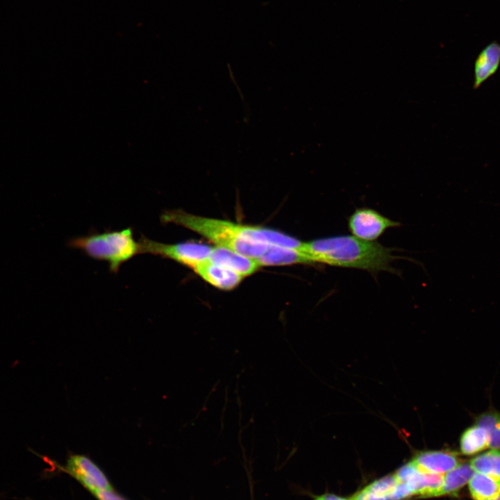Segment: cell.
Wrapping results in <instances>:
<instances>
[{
    "instance_id": "1",
    "label": "cell",
    "mask_w": 500,
    "mask_h": 500,
    "mask_svg": "<svg viewBox=\"0 0 500 500\" xmlns=\"http://www.w3.org/2000/svg\"><path fill=\"white\" fill-rule=\"evenodd\" d=\"M160 220L162 223L181 226L206 238L216 246L253 258L262 255L268 244L287 246L290 242L288 235L273 229L199 216L180 209L165 211Z\"/></svg>"
},
{
    "instance_id": "2",
    "label": "cell",
    "mask_w": 500,
    "mask_h": 500,
    "mask_svg": "<svg viewBox=\"0 0 500 500\" xmlns=\"http://www.w3.org/2000/svg\"><path fill=\"white\" fill-rule=\"evenodd\" d=\"M312 263L358 269L377 274L395 272L392 262L399 258L393 249L377 242H367L351 235H336L303 242L301 250Z\"/></svg>"
},
{
    "instance_id": "3",
    "label": "cell",
    "mask_w": 500,
    "mask_h": 500,
    "mask_svg": "<svg viewBox=\"0 0 500 500\" xmlns=\"http://www.w3.org/2000/svg\"><path fill=\"white\" fill-rule=\"evenodd\" d=\"M68 244L90 258L107 262L113 273L117 272L123 263L140 253L139 242L135 240L131 228L76 237Z\"/></svg>"
},
{
    "instance_id": "4",
    "label": "cell",
    "mask_w": 500,
    "mask_h": 500,
    "mask_svg": "<svg viewBox=\"0 0 500 500\" xmlns=\"http://www.w3.org/2000/svg\"><path fill=\"white\" fill-rule=\"evenodd\" d=\"M140 253H150L171 259L194 269L208 261L212 248L210 246L194 242H183L166 244L142 236L139 241Z\"/></svg>"
},
{
    "instance_id": "5",
    "label": "cell",
    "mask_w": 500,
    "mask_h": 500,
    "mask_svg": "<svg viewBox=\"0 0 500 500\" xmlns=\"http://www.w3.org/2000/svg\"><path fill=\"white\" fill-rule=\"evenodd\" d=\"M347 225L351 235L360 240L376 242L390 228L401 226L378 211L362 207L356 208L347 218Z\"/></svg>"
},
{
    "instance_id": "6",
    "label": "cell",
    "mask_w": 500,
    "mask_h": 500,
    "mask_svg": "<svg viewBox=\"0 0 500 500\" xmlns=\"http://www.w3.org/2000/svg\"><path fill=\"white\" fill-rule=\"evenodd\" d=\"M66 469L92 493L97 490H112L102 471L85 456L71 455L67 459Z\"/></svg>"
},
{
    "instance_id": "7",
    "label": "cell",
    "mask_w": 500,
    "mask_h": 500,
    "mask_svg": "<svg viewBox=\"0 0 500 500\" xmlns=\"http://www.w3.org/2000/svg\"><path fill=\"white\" fill-rule=\"evenodd\" d=\"M208 262L228 268L243 277L252 274L260 267L255 258L218 246L212 248Z\"/></svg>"
},
{
    "instance_id": "8",
    "label": "cell",
    "mask_w": 500,
    "mask_h": 500,
    "mask_svg": "<svg viewBox=\"0 0 500 500\" xmlns=\"http://www.w3.org/2000/svg\"><path fill=\"white\" fill-rule=\"evenodd\" d=\"M500 65V44L493 41L487 44L477 56L474 65L473 88H478L492 76Z\"/></svg>"
},
{
    "instance_id": "9",
    "label": "cell",
    "mask_w": 500,
    "mask_h": 500,
    "mask_svg": "<svg viewBox=\"0 0 500 500\" xmlns=\"http://www.w3.org/2000/svg\"><path fill=\"white\" fill-rule=\"evenodd\" d=\"M414 462L422 471L444 474L460 463L456 452L451 451H427L417 453Z\"/></svg>"
},
{
    "instance_id": "10",
    "label": "cell",
    "mask_w": 500,
    "mask_h": 500,
    "mask_svg": "<svg viewBox=\"0 0 500 500\" xmlns=\"http://www.w3.org/2000/svg\"><path fill=\"white\" fill-rule=\"evenodd\" d=\"M202 279L221 290H232L238 286L243 276L236 272L209 262L193 269Z\"/></svg>"
},
{
    "instance_id": "11",
    "label": "cell",
    "mask_w": 500,
    "mask_h": 500,
    "mask_svg": "<svg viewBox=\"0 0 500 500\" xmlns=\"http://www.w3.org/2000/svg\"><path fill=\"white\" fill-rule=\"evenodd\" d=\"M255 260L260 267L312 263L301 251L274 244H268L264 253Z\"/></svg>"
},
{
    "instance_id": "12",
    "label": "cell",
    "mask_w": 500,
    "mask_h": 500,
    "mask_svg": "<svg viewBox=\"0 0 500 500\" xmlns=\"http://www.w3.org/2000/svg\"><path fill=\"white\" fill-rule=\"evenodd\" d=\"M468 485L474 500L495 499L500 494V480L482 473L475 472Z\"/></svg>"
},
{
    "instance_id": "13",
    "label": "cell",
    "mask_w": 500,
    "mask_h": 500,
    "mask_svg": "<svg viewBox=\"0 0 500 500\" xmlns=\"http://www.w3.org/2000/svg\"><path fill=\"white\" fill-rule=\"evenodd\" d=\"M489 448L486 431L475 424L467 428L461 435L460 449L463 455L473 456Z\"/></svg>"
},
{
    "instance_id": "14",
    "label": "cell",
    "mask_w": 500,
    "mask_h": 500,
    "mask_svg": "<svg viewBox=\"0 0 500 500\" xmlns=\"http://www.w3.org/2000/svg\"><path fill=\"white\" fill-rule=\"evenodd\" d=\"M474 473L469 462L460 463L444 474L442 495H455L469 482Z\"/></svg>"
},
{
    "instance_id": "15",
    "label": "cell",
    "mask_w": 500,
    "mask_h": 500,
    "mask_svg": "<svg viewBox=\"0 0 500 500\" xmlns=\"http://www.w3.org/2000/svg\"><path fill=\"white\" fill-rule=\"evenodd\" d=\"M475 472L491 476L500 480V451L492 449L483 453L469 462Z\"/></svg>"
},
{
    "instance_id": "16",
    "label": "cell",
    "mask_w": 500,
    "mask_h": 500,
    "mask_svg": "<svg viewBox=\"0 0 500 500\" xmlns=\"http://www.w3.org/2000/svg\"><path fill=\"white\" fill-rule=\"evenodd\" d=\"M475 424L486 431L490 448L492 449L500 448V412L497 411L484 412L476 418Z\"/></svg>"
},
{
    "instance_id": "17",
    "label": "cell",
    "mask_w": 500,
    "mask_h": 500,
    "mask_svg": "<svg viewBox=\"0 0 500 500\" xmlns=\"http://www.w3.org/2000/svg\"><path fill=\"white\" fill-rule=\"evenodd\" d=\"M444 474L428 472L421 470L416 487L415 494L420 497L442 495Z\"/></svg>"
},
{
    "instance_id": "18",
    "label": "cell",
    "mask_w": 500,
    "mask_h": 500,
    "mask_svg": "<svg viewBox=\"0 0 500 500\" xmlns=\"http://www.w3.org/2000/svg\"><path fill=\"white\" fill-rule=\"evenodd\" d=\"M398 484L394 475H390L375 481L364 490L378 497H390L392 499V492Z\"/></svg>"
},
{
    "instance_id": "19",
    "label": "cell",
    "mask_w": 500,
    "mask_h": 500,
    "mask_svg": "<svg viewBox=\"0 0 500 500\" xmlns=\"http://www.w3.org/2000/svg\"><path fill=\"white\" fill-rule=\"evenodd\" d=\"M419 471V468L412 460L401 467L394 476L398 483H407L412 479Z\"/></svg>"
},
{
    "instance_id": "20",
    "label": "cell",
    "mask_w": 500,
    "mask_h": 500,
    "mask_svg": "<svg viewBox=\"0 0 500 500\" xmlns=\"http://www.w3.org/2000/svg\"><path fill=\"white\" fill-rule=\"evenodd\" d=\"M412 495H414V492L406 483H398L392 492L393 500H402Z\"/></svg>"
},
{
    "instance_id": "21",
    "label": "cell",
    "mask_w": 500,
    "mask_h": 500,
    "mask_svg": "<svg viewBox=\"0 0 500 500\" xmlns=\"http://www.w3.org/2000/svg\"><path fill=\"white\" fill-rule=\"evenodd\" d=\"M349 500H392V499L390 497H378L372 494L363 489L354 494Z\"/></svg>"
},
{
    "instance_id": "22",
    "label": "cell",
    "mask_w": 500,
    "mask_h": 500,
    "mask_svg": "<svg viewBox=\"0 0 500 500\" xmlns=\"http://www.w3.org/2000/svg\"><path fill=\"white\" fill-rule=\"evenodd\" d=\"M92 494L99 500H125L124 498L113 492L112 490H97L92 492Z\"/></svg>"
},
{
    "instance_id": "23",
    "label": "cell",
    "mask_w": 500,
    "mask_h": 500,
    "mask_svg": "<svg viewBox=\"0 0 500 500\" xmlns=\"http://www.w3.org/2000/svg\"><path fill=\"white\" fill-rule=\"evenodd\" d=\"M316 500H347L335 494H326L320 497H316Z\"/></svg>"
},
{
    "instance_id": "24",
    "label": "cell",
    "mask_w": 500,
    "mask_h": 500,
    "mask_svg": "<svg viewBox=\"0 0 500 500\" xmlns=\"http://www.w3.org/2000/svg\"><path fill=\"white\" fill-rule=\"evenodd\" d=\"M496 500H500V494L498 495V497L496 498Z\"/></svg>"
},
{
    "instance_id": "25",
    "label": "cell",
    "mask_w": 500,
    "mask_h": 500,
    "mask_svg": "<svg viewBox=\"0 0 500 500\" xmlns=\"http://www.w3.org/2000/svg\"><path fill=\"white\" fill-rule=\"evenodd\" d=\"M490 500H496V499H490Z\"/></svg>"
}]
</instances>
